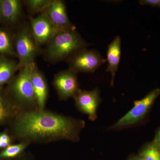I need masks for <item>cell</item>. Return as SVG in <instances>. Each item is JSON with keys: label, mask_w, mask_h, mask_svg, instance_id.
Masks as SVG:
<instances>
[{"label": "cell", "mask_w": 160, "mask_h": 160, "mask_svg": "<svg viewBox=\"0 0 160 160\" xmlns=\"http://www.w3.org/2000/svg\"><path fill=\"white\" fill-rule=\"evenodd\" d=\"M18 70V62L10 58L0 56V89H4L15 76Z\"/></svg>", "instance_id": "15"}, {"label": "cell", "mask_w": 160, "mask_h": 160, "mask_svg": "<svg viewBox=\"0 0 160 160\" xmlns=\"http://www.w3.org/2000/svg\"><path fill=\"white\" fill-rule=\"evenodd\" d=\"M160 95V89L156 88L149 92L142 99L135 101L134 106L124 116L109 127V130H120L134 126L146 118Z\"/></svg>", "instance_id": "5"}, {"label": "cell", "mask_w": 160, "mask_h": 160, "mask_svg": "<svg viewBox=\"0 0 160 160\" xmlns=\"http://www.w3.org/2000/svg\"><path fill=\"white\" fill-rule=\"evenodd\" d=\"M76 28L58 31L46 45L44 58L49 63L66 61L89 46Z\"/></svg>", "instance_id": "2"}, {"label": "cell", "mask_w": 160, "mask_h": 160, "mask_svg": "<svg viewBox=\"0 0 160 160\" xmlns=\"http://www.w3.org/2000/svg\"><path fill=\"white\" fill-rule=\"evenodd\" d=\"M58 31H65L75 28L69 20L65 3L62 0H51L43 12Z\"/></svg>", "instance_id": "10"}, {"label": "cell", "mask_w": 160, "mask_h": 160, "mask_svg": "<svg viewBox=\"0 0 160 160\" xmlns=\"http://www.w3.org/2000/svg\"><path fill=\"white\" fill-rule=\"evenodd\" d=\"M23 2L20 0H1L0 23L6 28L18 27L23 12Z\"/></svg>", "instance_id": "11"}, {"label": "cell", "mask_w": 160, "mask_h": 160, "mask_svg": "<svg viewBox=\"0 0 160 160\" xmlns=\"http://www.w3.org/2000/svg\"><path fill=\"white\" fill-rule=\"evenodd\" d=\"M11 125L13 137L30 144L61 140L77 142L86 122L45 109H37L20 111Z\"/></svg>", "instance_id": "1"}, {"label": "cell", "mask_w": 160, "mask_h": 160, "mask_svg": "<svg viewBox=\"0 0 160 160\" xmlns=\"http://www.w3.org/2000/svg\"><path fill=\"white\" fill-rule=\"evenodd\" d=\"M17 160H29L28 159L26 158H19Z\"/></svg>", "instance_id": "24"}, {"label": "cell", "mask_w": 160, "mask_h": 160, "mask_svg": "<svg viewBox=\"0 0 160 160\" xmlns=\"http://www.w3.org/2000/svg\"><path fill=\"white\" fill-rule=\"evenodd\" d=\"M21 111L12 102L6 89H0V126L11 123Z\"/></svg>", "instance_id": "13"}, {"label": "cell", "mask_w": 160, "mask_h": 160, "mask_svg": "<svg viewBox=\"0 0 160 160\" xmlns=\"http://www.w3.org/2000/svg\"><path fill=\"white\" fill-rule=\"evenodd\" d=\"M121 46V38L117 36L109 44L107 49L106 61L108 62V66L106 71L111 73V86L113 85L116 73L118 69L122 54Z\"/></svg>", "instance_id": "14"}, {"label": "cell", "mask_w": 160, "mask_h": 160, "mask_svg": "<svg viewBox=\"0 0 160 160\" xmlns=\"http://www.w3.org/2000/svg\"><path fill=\"white\" fill-rule=\"evenodd\" d=\"M138 154L144 160H160V147L152 141L144 145Z\"/></svg>", "instance_id": "18"}, {"label": "cell", "mask_w": 160, "mask_h": 160, "mask_svg": "<svg viewBox=\"0 0 160 160\" xmlns=\"http://www.w3.org/2000/svg\"><path fill=\"white\" fill-rule=\"evenodd\" d=\"M73 99L76 107L79 111L87 115L91 121L96 120L98 107L102 101L98 88L90 91L81 89Z\"/></svg>", "instance_id": "8"}, {"label": "cell", "mask_w": 160, "mask_h": 160, "mask_svg": "<svg viewBox=\"0 0 160 160\" xmlns=\"http://www.w3.org/2000/svg\"><path fill=\"white\" fill-rule=\"evenodd\" d=\"M12 138L7 130L0 132V149H6L11 145Z\"/></svg>", "instance_id": "20"}, {"label": "cell", "mask_w": 160, "mask_h": 160, "mask_svg": "<svg viewBox=\"0 0 160 160\" xmlns=\"http://www.w3.org/2000/svg\"><path fill=\"white\" fill-rule=\"evenodd\" d=\"M30 145L26 142H20L16 144H11L0 152V159L7 160L20 157Z\"/></svg>", "instance_id": "17"}, {"label": "cell", "mask_w": 160, "mask_h": 160, "mask_svg": "<svg viewBox=\"0 0 160 160\" xmlns=\"http://www.w3.org/2000/svg\"><path fill=\"white\" fill-rule=\"evenodd\" d=\"M66 62L69 65V69L78 73L94 72L106 63V60L96 50L86 48L79 51Z\"/></svg>", "instance_id": "6"}, {"label": "cell", "mask_w": 160, "mask_h": 160, "mask_svg": "<svg viewBox=\"0 0 160 160\" xmlns=\"http://www.w3.org/2000/svg\"><path fill=\"white\" fill-rule=\"evenodd\" d=\"M77 74L68 69L62 70L54 76L52 86L61 101L74 98L81 90Z\"/></svg>", "instance_id": "7"}, {"label": "cell", "mask_w": 160, "mask_h": 160, "mask_svg": "<svg viewBox=\"0 0 160 160\" xmlns=\"http://www.w3.org/2000/svg\"><path fill=\"white\" fill-rule=\"evenodd\" d=\"M139 2L142 6H149L160 8V0H140Z\"/></svg>", "instance_id": "21"}, {"label": "cell", "mask_w": 160, "mask_h": 160, "mask_svg": "<svg viewBox=\"0 0 160 160\" xmlns=\"http://www.w3.org/2000/svg\"><path fill=\"white\" fill-rule=\"evenodd\" d=\"M152 142L160 147V127L157 130Z\"/></svg>", "instance_id": "22"}, {"label": "cell", "mask_w": 160, "mask_h": 160, "mask_svg": "<svg viewBox=\"0 0 160 160\" xmlns=\"http://www.w3.org/2000/svg\"><path fill=\"white\" fill-rule=\"evenodd\" d=\"M15 51L18 58V70L35 63V60L41 52L32 33L29 24H21L14 33Z\"/></svg>", "instance_id": "4"}, {"label": "cell", "mask_w": 160, "mask_h": 160, "mask_svg": "<svg viewBox=\"0 0 160 160\" xmlns=\"http://www.w3.org/2000/svg\"><path fill=\"white\" fill-rule=\"evenodd\" d=\"M31 81L38 108L45 109L49 96V87L45 75L38 68L36 62L32 65V69Z\"/></svg>", "instance_id": "12"}, {"label": "cell", "mask_w": 160, "mask_h": 160, "mask_svg": "<svg viewBox=\"0 0 160 160\" xmlns=\"http://www.w3.org/2000/svg\"><path fill=\"white\" fill-rule=\"evenodd\" d=\"M51 2V0H26L23 1V4L30 16H32L33 15L42 13Z\"/></svg>", "instance_id": "19"}, {"label": "cell", "mask_w": 160, "mask_h": 160, "mask_svg": "<svg viewBox=\"0 0 160 160\" xmlns=\"http://www.w3.org/2000/svg\"><path fill=\"white\" fill-rule=\"evenodd\" d=\"M32 65L20 70L6 88L12 102L21 111L38 109L31 81Z\"/></svg>", "instance_id": "3"}, {"label": "cell", "mask_w": 160, "mask_h": 160, "mask_svg": "<svg viewBox=\"0 0 160 160\" xmlns=\"http://www.w3.org/2000/svg\"><path fill=\"white\" fill-rule=\"evenodd\" d=\"M126 160H144V159L141 156L138 154L132 155Z\"/></svg>", "instance_id": "23"}, {"label": "cell", "mask_w": 160, "mask_h": 160, "mask_svg": "<svg viewBox=\"0 0 160 160\" xmlns=\"http://www.w3.org/2000/svg\"><path fill=\"white\" fill-rule=\"evenodd\" d=\"M0 56L17 57L14 47V33L5 27H0Z\"/></svg>", "instance_id": "16"}, {"label": "cell", "mask_w": 160, "mask_h": 160, "mask_svg": "<svg viewBox=\"0 0 160 160\" xmlns=\"http://www.w3.org/2000/svg\"><path fill=\"white\" fill-rule=\"evenodd\" d=\"M29 19L32 33L40 47L46 45L58 32L42 12L35 17H29Z\"/></svg>", "instance_id": "9"}, {"label": "cell", "mask_w": 160, "mask_h": 160, "mask_svg": "<svg viewBox=\"0 0 160 160\" xmlns=\"http://www.w3.org/2000/svg\"><path fill=\"white\" fill-rule=\"evenodd\" d=\"M0 3H1V0H0Z\"/></svg>", "instance_id": "25"}]
</instances>
